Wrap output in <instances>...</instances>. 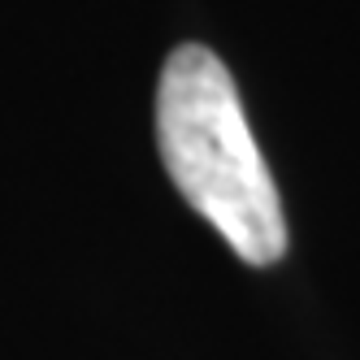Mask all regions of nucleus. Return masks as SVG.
Wrapping results in <instances>:
<instances>
[{
  "label": "nucleus",
  "instance_id": "f257e3e1",
  "mask_svg": "<svg viewBox=\"0 0 360 360\" xmlns=\"http://www.w3.org/2000/svg\"><path fill=\"white\" fill-rule=\"evenodd\" d=\"M157 148L183 200L248 265L287 252L274 174L252 139L243 100L221 57L204 44L174 48L157 87Z\"/></svg>",
  "mask_w": 360,
  "mask_h": 360
}]
</instances>
